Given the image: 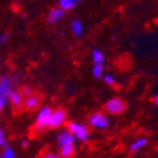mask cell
<instances>
[{
    "instance_id": "1",
    "label": "cell",
    "mask_w": 158,
    "mask_h": 158,
    "mask_svg": "<svg viewBox=\"0 0 158 158\" xmlns=\"http://www.w3.org/2000/svg\"><path fill=\"white\" fill-rule=\"evenodd\" d=\"M67 130H70L71 133L81 142H87L89 140V130L85 125L80 124V123H69L67 125Z\"/></svg>"
},
{
    "instance_id": "2",
    "label": "cell",
    "mask_w": 158,
    "mask_h": 158,
    "mask_svg": "<svg viewBox=\"0 0 158 158\" xmlns=\"http://www.w3.org/2000/svg\"><path fill=\"white\" fill-rule=\"evenodd\" d=\"M51 114H52V109L51 108H48V106L42 108L41 111H39L38 115H37V122H35L34 129L35 130H43V129H46L48 127V123H49Z\"/></svg>"
},
{
    "instance_id": "3",
    "label": "cell",
    "mask_w": 158,
    "mask_h": 158,
    "mask_svg": "<svg viewBox=\"0 0 158 158\" xmlns=\"http://www.w3.org/2000/svg\"><path fill=\"white\" fill-rule=\"evenodd\" d=\"M125 108H127L125 102L122 99H118V98L110 99L105 104V110L110 114H122L125 110Z\"/></svg>"
},
{
    "instance_id": "4",
    "label": "cell",
    "mask_w": 158,
    "mask_h": 158,
    "mask_svg": "<svg viewBox=\"0 0 158 158\" xmlns=\"http://www.w3.org/2000/svg\"><path fill=\"white\" fill-rule=\"evenodd\" d=\"M89 124L96 129H105L109 127V118L101 113H96L89 118Z\"/></svg>"
},
{
    "instance_id": "5",
    "label": "cell",
    "mask_w": 158,
    "mask_h": 158,
    "mask_svg": "<svg viewBox=\"0 0 158 158\" xmlns=\"http://www.w3.org/2000/svg\"><path fill=\"white\" fill-rule=\"evenodd\" d=\"M66 122V113L64 110H55L52 111L51 118H49V123L48 127L49 128H60L61 125H63Z\"/></svg>"
},
{
    "instance_id": "6",
    "label": "cell",
    "mask_w": 158,
    "mask_h": 158,
    "mask_svg": "<svg viewBox=\"0 0 158 158\" xmlns=\"http://www.w3.org/2000/svg\"><path fill=\"white\" fill-rule=\"evenodd\" d=\"M11 91V81L9 77H3L0 80V98L9 100V94Z\"/></svg>"
},
{
    "instance_id": "7",
    "label": "cell",
    "mask_w": 158,
    "mask_h": 158,
    "mask_svg": "<svg viewBox=\"0 0 158 158\" xmlns=\"http://www.w3.org/2000/svg\"><path fill=\"white\" fill-rule=\"evenodd\" d=\"M75 140H76V137L71 133L70 130L62 131V133L57 137V143H58V146H60V147L66 146V144H73Z\"/></svg>"
},
{
    "instance_id": "8",
    "label": "cell",
    "mask_w": 158,
    "mask_h": 158,
    "mask_svg": "<svg viewBox=\"0 0 158 158\" xmlns=\"http://www.w3.org/2000/svg\"><path fill=\"white\" fill-rule=\"evenodd\" d=\"M63 17H64L63 9L57 8V9H53V10L49 11V14H48V22L49 23H58V22L62 20Z\"/></svg>"
},
{
    "instance_id": "9",
    "label": "cell",
    "mask_w": 158,
    "mask_h": 158,
    "mask_svg": "<svg viewBox=\"0 0 158 158\" xmlns=\"http://www.w3.org/2000/svg\"><path fill=\"white\" fill-rule=\"evenodd\" d=\"M71 31H72V33H73L75 35H77V37L82 35V33H84V24H82V22L78 20V19L72 20V22H71Z\"/></svg>"
},
{
    "instance_id": "10",
    "label": "cell",
    "mask_w": 158,
    "mask_h": 158,
    "mask_svg": "<svg viewBox=\"0 0 158 158\" xmlns=\"http://www.w3.org/2000/svg\"><path fill=\"white\" fill-rule=\"evenodd\" d=\"M81 3V0H60V8L63 10H71Z\"/></svg>"
},
{
    "instance_id": "11",
    "label": "cell",
    "mask_w": 158,
    "mask_h": 158,
    "mask_svg": "<svg viewBox=\"0 0 158 158\" xmlns=\"http://www.w3.org/2000/svg\"><path fill=\"white\" fill-rule=\"evenodd\" d=\"M147 139H144V138H140V139H137L135 142L131 143V146H130V152L131 153H137L139 152L140 149H143L144 147L147 146Z\"/></svg>"
},
{
    "instance_id": "12",
    "label": "cell",
    "mask_w": 158,
    "mask_h": 158,
    "mask_svg": "<svg viewBox=\"0 0 158 158\" xmlns=\"http://www.w3.org/2000/svg\"><path fill=\"white\" fill-rule=\"evenodd\" d=\"M38 104H39V98L38 96H34V95H29V96H27V99L24 100L25 108L29 109V110L35 109L38 106Z\"/></svg>"
},
{
    "instance_id": "13",
    "label": "cell",
    "mask_w": 158,
    "mask_h": 158,
    "mask_svg": "<svg viewBox=\"0 0 158 158\" xmlns=\"http://www.w3.org/2000/svg\"><path fill=\"white\" fill-rule=\"evenodd\" d=\"M22 98H23V95L20 93H17V91H10V94H9V100L14 106H19L22 104V101H23Z\"/></svg>"
},
{
    "instance_id": "14",
    "label": "cell",
    "mask_w": 158,
    "mask_h": 158,
    "mask_svg": "<svg viewBox=\"0 0 158 158\" xmlns=\"http://www.w3.org/2000/svg\"><path fill=\"white\" fill-rule=\"evenodd\" d=\"M60 148H61V151H60V156L61 157H71L75 153L73 144H66V146H62Z\"/></svg>"
},
{
    "instance_id": "15",
    "label": "cell",
    "mask_w": 158,
    "mask_h": 158,
    "mask_svg": "<svg viewBox=\"0 0 158 158\" xmlns=\"http://www.w3.org/2000/svg\"><path fill=\"white\" fill-rule=\"evenodd\" d=\"M104 73V63H94V67H93V75L96 78L102 77Z\"/></svg>"
},
{
    "instance_id": "16",
    "label": "cell",
    "mask_w": 158,
    "mask_h": 158,
    "mask_svg": "<svg viewBox=\"0 0 158 158\" xmlns=\"http://www.w3.org/2000/svg\"><path fill=\"white\" fill-rule=\"evenodd\" d=\"M93 61L94 63H104V55L98 49L93 51Z\"/></svg>"
},
{
    "instance_id": "17",
    "label": "cell",
    "mask_w": 158,
    "mask_h": 158,
    "mask_svg": "<svg viewBox=\"0 0 158 158\" xmlns=\"http://www.w3.org/2000/svg\"><path fill=\"white\" fill-rule=\"evenodd\" d=\"M14 157H15V152L10 147H6L2 153V158H14Z\"/></svg>"
},
{
    "instance_id": "18",
    "label": "cell",
    "mask_w": 158,
    "mask_h": 158,
    "mask_svg": "<svg viewBox=\"0 0 158 158\" xmlns=\"http://www.w3.org/2000/svg\"><path fill=\"white\" fill-rule=\"evenodd\" d=\"M102 78H104L105 84H108V85H114L115 84V77L113 75H105Z\"/></svg>"
},
{
    "instance_id": "19",
    "label": "cell",
    "mask_w": 158,
    "mask_h": 158,
    "mask_svg": "<svg viewBox=\"0 0 158 158\" xmlns=\"http://www.w3.org/2000/svg\"><path fill=\"white\" fill-rule=\"evenodd\" d=\"M20 94H22L23 96H29V95H31V89H29V87H23Z\"/></svg>"
},
{
    "instance_id": "20",
    "label": "cell",
    "mask_w": 158,
    "mask_h": 158,
    "mask_svg": "<svg viewBox=\"0 0 158 158\" xmlns=\"http://www.w3.org/2000/svg\"><path fill=\"white\" fill-rule=\"evenodd\" d=\"M4 143H5L4 131H3V129H2V128H0V146H4Z\"/></svg>"
},
{
    "instance_id": "21",
    "label": "cell",
    "mask_w": 158,
    "mask_h": 158,
    "mask_svg": "<svg viewBox=\"0 0 158 158\" xmlns=\"http://www.w3.org/2000/svg\"><path fill=\"white\" fill-rule=\"evenodd\" d=\"M6 99H4V98H0V111H2L3 109H4V106H5V104H6Z\"/></svg>"
},
{
    "instance_id": "22",
    "label": "cell",
    "mask_w": 158,
    "mask_h": 158,
    "mask_svg": "<svg viewBox=\"0 0 158 158\" xmlns=\"http://www.w3.org/2000/svg\"><path fill=\"white\" fill-rule=\"evenodd\" d=\"M44 157H47V158H56L57 154H55V153H49V154H44Z\"/></svg>"
},
{
    "instance_id": "23",
    "label": "cell",
    "mask_w": 158,
    "mask_h": 158,
    "mask_svg": "<svg viewBox=\"0 0 158 158\" xmlns=\"http://www.w3.org/2000/svg\"><path fill=\"white\" fill-rule=\"evenodd\" d=\"M5 39H6V35H2V37H0V44H2L5 41Z\"/></svg>"
},
{
    "instance_id": "24",
    "label": "cell",
    "mask_w": 158,
    "mask_h": 158,
    "mask_svg": "<svg viewBox=\"0 0 158 158\" xmlns=\"http://www.w3.org/2000/svg\"><path fill=\"white\" fill-rule=\"evenodd\" d=\"M154 104L156 105H158V94L156 95V98H154Z\"/></svg>"
}]
</instances>
